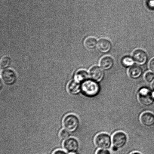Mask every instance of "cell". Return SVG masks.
<instances>
[{
  "instance_id": "obj_1",
  "label": "cell",
  "mask_w": 154,
  "mask_h": 154,
  "mask_svg": "<svg viewBox=\"0 0 154 154\" xmlns=\"http://www.w3.org/2000/svg\"><path fill=\"white\" fill-rule=\"evenodd\" d=\"M81 90L86 96L93 97L99 93L100 87L96 82L93 80H87L82 83Z\"/></svg>"
},
{
  "instance_id": "obj_2",
  "label": "cell",
  "mask_w": 154,
  "mask_h": 154,
  "mask_svg": "<svg viewBox=\"0 0 154 154\" xmlns=\"http://www.w3.org/2000/svg\"><path fill=\"white\" fill-rule=\"evenodd\" d=\"M94 143L96 147L99 149H109L111 147L112 142L108 134L102 133L95 137Z\"/></svg>"
},
{
  "instance_id": "obj_3",
  "label": "cell",
  "mask_w": 154,
  "mask_h": 154,
  "mask_svg": "<svg viewBox=\"0 0 154 154\" xmlns=\"http://www.w3.org/2000/svg\"><path fill=\"white\" fill-rule=\"evenodd\" d=\"M138 99L142 105L149 106L153 103L154 100L153 93L148 89L142 88L139 91Z\"/></svg>"
},
{
  "instance_id": "obj_4",
  "label": "cell",
  "mask_w": 154,
  "mask_h": 154,
  "mask_svg": "<svg viewBox=\"0 0 154 154\" xmlns=\"http://www.w3.org/2000/svg\"><path fill=\"white\" fill-rule=\"evenodd\" d=\"M79 125V120L78 118L73 114L66 116L63 121V127L69 132H75L78 129Z\"/></svg>"
},
{
  "instance_id": "obj_5",
  "label": "cell",
  "mask_w": 154,
  "mask_h": 154,
  "mask_svg": "<svg viewBox=\"0 0 154 154\" xmlns=\"http://www.w3.org/2000/svg\"><path fill=\"white\" fill-rule=\"evenodd\" d=\"M127 141V135L125 133L121 131L116 132L113 134L112 138L113 146L119 149L124 147Z\"/></svg>"
},
{
  "instance_id": "obj_6",
  "label": "cell",
  "mask_w": 154,
  "mask_h": 154,
  "mask_svg": "<svg viewBox=\"0 0 154 154\" xmlns=\"http://www.w3.org/2000/svg\"><path fill=\"white\" fill-rule=\"evenodd\" d=\"M1 78L5 84L11 85L16 82L17 76L16 73L13 70L11 69H6L2 72Z\"/></svg>"
},
{
  "instance_id": "obj_7",
  "label": "cell",
  "mask_w": 154,
  "mask_h": 154,
  "mask_svg": "<svg viewBox=\"0 0 154 154\" xmlns=\"http://www.w3.org/2000/svg\"><path fill=\"white\" fill-rule=\"evenodd\" d=\"M63 148L67 153H78L79 144L78 141L74 138L67 139L63 143Z\"/></svg>"
},
{
  "instance_id": "obj_8",
  "label": "cell",
  "mask_w": 154,
  "mask_h": 154,
  "mask_svg": "<svg viewBox=\"0 0 154 154\" xmlns=\"http://www.w3.org/2000/svg\"><path fill=\"white\" fill-rule=\"evenodd\" d=\"M132 56L134 61L140 65L145 64L148 59L146 53L141 49H137L134 51L133 53Z\"/></svg>"
},
{
  "instance_id": "obj_9",
  "label": "cell",
  "mask_w": 154,
  "mask_h": 154,
  "mask_svg": "<svg viewBox=\"0 0 154 154\" xmlns=\"http://www.w3.org/2000/svg\"><path fill=\"white\" fill-rule=\"evenodd\" d=\"M140 120L143 126L150 127L154 125V115L149 112L143 113L140 116Z\"/></svg>"
},
{
  "instance_id": "obj_10",
  "label": "cell",
  "mask_w": 154,
  "mask_h": 154,
  "mask_svg": "<svg viewBox=\"0 0 154 154\" xmlns=\"http://www.w3.org/2000/svg\"><path fill=\"white\" fill-rule=\"evenodd\" d=\"M89 75L92 80L96 82H99L103 78L104 71L101 67L95 66L91 69Z\"/></svg>"
},
{
  "instance_id": "obj_11",
  "label": "cell",
  "mask_w": 154,
  "mask_h": 154,
  "mask_svg": "<svg viewBox=\"0 0 154 154\" xmlns=\"http://www.w3.org/2000/svg\"><path fill=\"white\" fill-rule=\"evenodd\" d=\"M97 47L100 52L106 53L111 49V44L109 41L107 39L102 38L98 42Z\"/></svg>"
},
{
  "instance_id": "obj_12",
  "label": "cell",
  "mask_w": 154,
  "mask_h": 154,
  "mask_svg": "<svg viewBox=\"0 0 154 154\" xmlns=\"http://www.w3.org/2000/svg\"><path fill=\"white\" fill-rule=\"evenodd\" d=\"M67 90L70 94L76 95L80 93L81 90V86L76 81H71L67 86Z\"/></svg>"
},
{
  "instance_id": "obj_13",
  "label": "cell",
  "mask_w": 154,
  "mask_h": 154,
  "mask_svg": "<svg viewBox=\"0 0 154 154\" xmlns=\"http://www.w3.org/2000/svg\"><path fill=\"white\" fill-rule=\"evenodd\" d=\"M142 69L141 67L137 66H133L128 71V74L132 79H137L142 74Z\"/></svg>"
},
{
  "instance_id": "obj_14",
  "label": "cell",
  "mask_w": 154,
  "mask_h": 154,
  "mask_svg": "<svg viewBox=\"0 0 154 154\" xmlns=\"http://www.w3.org/2000/svg\"><path fill=\"white\" fill-rule=\"evenodd\" d=\"M114 64L112 58L109 56H105L101 59L100 65L101 67L105 70H109L111 69Z\"/></svg>"
},
{
  "instance_id": "obj_15",
  "label": "cell",
  "mask_w": 154,
  "mask_h": 154,
  "mask_svg": "<svg viewBox=\"0 0 154 154\" xmlns=\"http://www.w3.org/2000/svg\"><path fill=\"white\" fill-rule=\"evenodd\" d=\"M98 42L95 38L88 37L84 41V45L87 49L93 50L97 46Z\"/></svg>"
},
{
  "instance_id": "obj_16",
  "label": "cell",
  "mask_w": 154,
  "mask_h": 154,
  "mask_svg": "<svg viewBox=\"0 0 154 154\" xmlns=\"http://www.w3.org/2000/svg\"><path fill=\"white\" fill-rule=\"evenodd\" d=\"M88 76V73L85 70H80L77 72L75 75V81L79 83L84 82L87 80Z\"/></svg>"
},
{
  "instance_id": "obj_17",
  "label": "cell",
  "mask_w": 154,
  "mask_h": 154,
  "mask_svg": "<svg viewBox=\"0 0 154 154\" xmlns=\"http://www.w3.org/2000/svg\"><path fill=\"white\" fill-rule=\"evenodd\" d=\"M11 58L8 56L3 57L1 61V69H6L10 67L11 64Z\"/></svg>"
},
{
  "instance_id": "obj_18",
  "label": "cell",
  "mask_w": 154,
  "mask_h": 154,
  "mask_svg": "<svg viewBox=\"0 0 154 154\" xmlns=\"http://www.w3.org/2000/svg\"><path fill=\"white\" fill-rule=\"evenodd\" d=\"M122 63L125 67H128L133 65L134 60L133 58L129 56H126L122 59Z\"/></svg>"
},
{
  "instance_id": "obj_19",
  "label": "cell",
  "mask_w": 154,
  "mask_h": 154,
  "mask_svg": "<svg viewBox=\"0 0 154 154\" xmlns=\"http://www.w3.org/2000/svg\"><path fill=\"white\" fill-rule=\"evenodd\" d=\"M144 79L147 83H151L154 80V73L152 72H147L145 75Z\"/></svg>"
},
{
  "instance_id": "obj_20",
  "label": "cell",
  "mask_w": 154,
  "mask_h": 154,
  "mask_svg": "<svg viewBox=\"0 0 154 154\" xmlns=\"http://www.w3.org/2000/svg\"><path fill=\"white\" fill-rule=\"evenodd\" d=\"M69 135H70V134H69V131L66 129H63L62 130L60 131V138L62 140L67 139V138H69Z\"/></svg>"
},
{
  "instance_id": "obj_21",
  "label": "cell",
  "mask_w": 154,
  "mask_h": 154,
  "mask_svg": "<svg viewBox=\"0 0 154 154\" xmlns=\"http://www.w3.org/2000/svg\"><path fill=\"white\" fill-rule=\"evenodd\" d=\"M96 154H111L108 149H99L96 152Z\"/></svg>"
},
{
  "instance_id": "obj_22",
  "label": "cell",
  "mask_w": 154,
  "mask_h": 154,
  "mask_svg": "<svg viewBox=\"0 0 154 154\" xmlns=\"http://www.w3.org/2000/svg\"><path fill=\"white\" fill-rule=\"evenodd\" d=\"M53 154H69V153L65 151L58 149L55 150Z\"/></svg>"
},
{
  "instance_id": "obj_23",
  "label": "cell",
  "mask_w": 154,
  "mask_h": 154,
  "mask_svg": "<svg viewBox=\"0 0 154 154\" xmlns=\"http://www.w3.org/2000/svg\"><path fill=\"white\" fill-rule=\"evenodd\" d=\"M149 66L150 70L154 72V58L151 60Z\"/></svg>"
},
{
  "instance_id": "obj_24",
  "label": "cell",
  "mask_w": 154,
  "mask_h": 154,
  "mask_svg": "<svg viewBox=\"0 0 154 154\" xmlns=\"http://www.w3.org/2000/svg\"><path fill=\"white\" fill-rule=\"evenodd\" d=\"M148 5L151 7H154V0H146Z\"/></svg>"
},
{
  "instance_id": "obj_25",
  "label": "cell",
  "mask_w": 154,
  "mask_h": 154,
  "mask_svg": "<svg viewBox=\"0 0 154 154\" xmlns=\"http://www.w3.org/2000/svg\"><path fill=\"white\" fill-rule=\"evenodd\" d=\"M119 150V149H118L117 148L114 147V146H113L112 147V150L113 152H116L118 150Z\"/></svg>"
},
{
  "instance_id": "obj_26",
  "label": "cell",
  "mask_w": 154,
  "mask_h": 154,
  "mask_svg": "<svg viewBox=\"0 0 154 154\" xmlns=\"http://www.w3.org/2000/svg\"><path fill=\"white\" fill-rule=\"evenodd\" d=\"M130 154H142L141 153H140V152H132Z\"/></svg>"
},
{
  "instance_id": "obj_27",
  "label": "cell",
  "mask_w": 154,
  "mask_h": 154,
  "mask_svg": "<svg viewBox=\"0 0 154 154\" xmlns=\"http://www.w3.org/2000/svg\"><path fill=\"white\" fill-rule=\"evenodd\" d=\"M152 89H153V90L154 91V81L153 82V83H152Z\"/></svg>"
}]
</instances>
